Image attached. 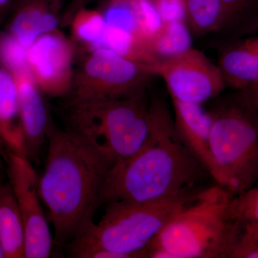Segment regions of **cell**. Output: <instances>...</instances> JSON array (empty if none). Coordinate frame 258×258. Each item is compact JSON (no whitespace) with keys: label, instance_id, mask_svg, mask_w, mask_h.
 I'll use <instances>...</instances> for the list:
<instances>
[{"label":"cell","instance_id":"cell-1","mask_svg":"<svg viewBox=\"0 0 258 258\" xmlns=\"http://www.w3.org/2000/svg\"><path fill=\"white\" fill-rule=\"evenodd\" d=\"M39 193L49 212L54 240L68 244L91 222L107 174L104 159L82 139L52 124Z\"/></svg>","mask_w":258,"mask_h":258},{"label":"cell","instance_id":"cell-2","mask_svg":"<svg viewBox=\"0 0 258 258\" xmlns=\"http://www.w3.org/2000/svg\"><path fill=\"white\" fill-rule=\"evenodd\" d=\"M209 176L180 140L165 103L156 99L152 137L134 157L110 169L98 206L163 198L198 186Z\"/></svg>","mask_w":258,"mask_h":258},{"label":"cell","instance_id":"cell-3","mask_svg":"<svg viewBox=\"0 0 258 258\" xmlns=\"http://www.w3.org/2000/svg\"><path fill=\"white\" fill-rule=\"evenodd\" d=\"M235 197L217 184L205 187L149 244L147 257L232 258L244 227Z\"/></svg>","mask_w":258,"mask_h":258},{"label":"cell","instance_id":"cell-4","mask_svg":"<svg viewBox=\"0 0 258 258\" xmlns=\"http://www.w3.org/2000/svg\"><path fill=\"white\" fill-rule=\"evenodd\" d=\"M205 186H191L179 192L145 202H113L106 205L98 223L91 222L68 243L69 255L106 250L125 258L147 257V248L169 222L198 200Z\"/></svg>","mask_w":258,"mask_h":258},{"label":"cell","instance_id":"cell-5","mask_svg":"<svg viewBox=\"0 0 258 258\" xmlns=\"http://www.w3.org/2000/svg\"><path fill=\"white\" fill-rule=\"evenodd\" d=\"M68 129L113 166L147 144L155 123L156 101L147 91L118 99L68 101Z\"/></svg>","mask_w":258,"mask_h":258},{"label":"cell","instance_id":"cell-6","mask_svg":"<svg viewBox=\"0 0 258 258\" xmlns=\"http://www.w3.org/2000/svg\"><path fill=\"white\" fill-rule=\"evenodd\" d=\"M208 111L215 181L241 195L258 181V112L240 91L219 98Z\"/></svg>","mask_w":258,"mask_h":258},{"label":"cell","instance_id":"cell-7","mask_svg":"<svg viewBox=\"0 0 258 258\" xmlns=\"http://www.w3.org/2000/svg\"><path fill=\"white\" fill-rule=\"evenodd\" d=\"M156 76L150 66L125 58L107 47L88 50L74 71L69 101L118 99L147 92Z\"/></svg>","mask_w":258,"mask_h":258},{"label":"cell","instance_id":"cell-8","mask_svg":"<svg viewBox=\"0 0 258 258\" xmlns=\"http://www.w3.org/2000/svg\"><path fill=\"white\" fill-rule=\"evenodd\" d=\"M152 71L164 80L171 99L184 103L203 104L217 98L226 87L217 64L192 47L158 61Z\"/></svg>","mask_w":258,"mask_h":258},{"label":"cell","instance_id":"cell-9","mask_svg":"<svg viewBox=\"0 0 258 258\" xmlns=\"http://www.w3.org/2000/svg\"><path fill=\"white\" fill-rule=\"evenodd\" d=\"M7 163L8 180L25 227V257H49L53 240L40 205L36 173L28 158L9 151Z\"/></svg>","mask_w":258,"mask_h":258},{"label":"cell","instance_id":"cell-10","mask_svg":"<svg viewBox=\"0 0 258 258\" xmlns=\"http://www.w3.org/2000/svg\"><path fill=\"white\" fill-rule=\"evenodd\" d=\"M74 55V42L58 29L41 35L29 47L32 78L44 94L53 98L69 96Z\"/></svg>","mask_w":258,"mask_h":258},{"label":"cell","instance_id":"cell-11","mask_svg":"<svg viewBox=\"0 0 258 258\" xmlns=\"http://www.w3.org/2000/svg\"><path fill=\"white\" fill-rule=\"evenodd\" d=\"M18 86L19 107L27 155L36 160L53 123L44 93L32 75H13Z\"/></svg>","mask_w":258,"mask_h":258},{"label":"cell","instance_id":"cell-12","mask_svg":"<svg viewBox=\"0 0 258 258\" xmlns=\"http://www.w3.org/2000/svg\"><path fill=\"white\" fill-rule=\"evenodd\" d=\"M174 108V128L185 147L216 179V169L210 150L212 119L203 104L184 103L171 99Z\"/></svg>","mask_w":258,"mask_h":258},{"label":"cell","instance_id":"cell-13","mask_svg":"<svg viewBox=\"0 0 258 258\" xmlns=\"http://www.w3.org/2000/svg\"><path fill=\"white\" fill-rule=\"evenodd\" d=\"M12 8L7 32L27 49L60 24L53 0H14Z\"/></svg>","mask_w":258,"mask_h":258},{"label":"cell","instance_id":"cell-14","mask_svg":"<svg viewBox=\"0 0 258 258\" xmlns=\"http://www.w3.org/2000/svg\"><path fill=\"white\" fill-rule=\"evenodd\" d=\"M100 10L107 27L129 32L147 45L162 23L150 0H106Z\"/></svg>","mask_w":258,"mask_h":258},{"label":"cell","instance_id":"cell-15","mask_svg":"<svg viewBox=\"0 0 258 258\" xmlns=\"http://www.w3.org/2000/svg\"><path fill=\"white\" fill-rule=\"evenodd\" d=\"M217 66L226 86L242 91L258 82V37L231 43Z\"/></svg>","mask_w":258,"mask_h":258},{"label":"cell","instance_id":"cell-16","mask_svg":"<svg viewBox=\"0 0 258 258\" xmlns=\"http://www.w3.org/2000/svg\"><path fill=\"white\" fill-rule=\"evenodd\" d=\"M0 139L9 152L28 158L20 118L18 86L13 75L1 64Z\"/></svg>","mask_w":258,"mask_h":258},{"label":"cell","instance_id":"cell-17","mask_svg":"<svg viewBox=\"0 0 258 258\" xmlns=\"http://www.w3.org/2000/svg\"><path fill=\"white\" fill-rule=\"evenodd\" d=\"M0 240L6 258L25 257V232L9 181L0 189Z\"/></svg>","mask_w":258,"mask_h":258},{"label":"cell","instance_id":"cell-18","mask_svg":"<svg viewBox=\"0 0 258 258\" xmlns=\"http://www.w3.org/2000/svg\"><path fill=\"white\" fill-rule=\"evenodd\" d=\"M225 20L215 36L235 42L258 28V0H221Z\"/></svg>","mask_w":258,"mask_h":258},{"label":"cell","instance_id":"cell-19","mask_svg":"<svg viewBox=\"0 0 258 258\" xmlns=\"http://www.w3.org/2000/svg\"><path fill=\"white\" fill-rule=\"evenodd\" d=\"M191 36L184 20L161 23L148 41L153 57L159 61L178 55L191 48Z\"/></svg>","mask_w":258,"mask_h":258},{"label":"cell","instance_id":"cell-20","mask_svg":"<svg viewBox=\"0 0 258 258\" xmlns=\"http://www.w3.org/2000/svg\"><path fill=\"white\" fill-rule=\"evenodd\" d=\"M185 22L192 37L216 35L225 20L221 0H184Z\"/></svg>","mask_w":258,"mask_h":258},{"label":"cell","instance_id":"cell-21","mask_svg":"<svg viewBox=\"0 0 258 258\" xmlns=\"http://www.w3.org/2000/svg\"><path fill=\"white\" fill-rule=\"evenodd\" d=\"M97 47L111 49L125 58L150 66L152 69L157 62L151 54L147 43L132 34L119 29L106 26L103 38L91 50Z\"/></svg>","mask_w":258,"mask_h":258},{"label":"cell","instance_id":"cell-22","mask_svg":"<svg viewBox=\"0 0 258 258\" xmlns=\"http://www.w3.org/2000/svg\"><path fill=\"white\" fill-rule=\"evenodd\" d=\"M69 26L73 42L83 44L88 50L101 41L106 30V21L101 10L88 8L79 10Z\"/></svg>","mask_w":258,"mask_h":258},{"label":"cell","instance_id":"cell-23","mask_svg":"<svg viewBox=\"0 0 258 258\" xmlns=\"http://www.w3.org/2000/svg\"><path fill=\"white\" fill-rule=\"evenodd\" d=\"M0 64L12 75H32L28 49L7 31L0 32Z\"/></svg>","mask_w":258,"mask_h":258},{"label":"cell","instance_id":"cell-24","mask_svg":"<svg viewBox=\"0 0 258 258\" xmlns=\"http://www.w3.org/2000/svg\"><path fill=\"white\" fill-rule=\"evenodd\" d=\"M234 206L241 221L258 227V186L235 195Z\"/></svg>","mask_w":258,"mask_h":258},{"label":"cell","instance_id":"cell-25","mask_svg":"<svg viewBox=\"0 0 258 258\" xmlns=\"http://www.w3.org/2000/svg\"><path fill=\"white\" fill-rule=\"evenodd\" d=\"M152 3L162 23L171 20H185L184 0H155Z\"/></svg>","mask_w":258,"mask_h":258},{"label":"cell","instance_id":"cell-26","mask_svg":"<svg viewBox=\"0 0 258 258\" xmlns=\"http://www.w3.org/2000/svg\"><path fill=\"white\" fill-rule=\"evenodd\" d=\"M98 0H69L64 14L60 18V24L62 26H68L74 18L75 14L82 8H88Z\"/></svg>","mask_w":258,"mask_h":258},{"label":"cell","instance_id":"cell-27","mask_svg":"<svg viewBox=\"0 0 258 258\" xmlns=\"http://www.w3.org/2000/svg\"><path fill=\"white\" fill-rule=\"evenodd\" d=\"M239 91L242 93L244 98L250 103L251 106L258 112V82Z\"/></svg>","mask_w":258,"mask_h":258},{"label":"cell","instance_id":"cell-28","mask_svg":"<svg viewBox=\"0 0 258 258\" xmlns=\"http://www.w3.org/2000/svg\"><path fill=\"white\" fill-rule=\"evenodd\" d=\"M8 149H0V189L9 180L8 175Z\"/></svg>","mask_w":258,"mask_h":258},{"label":"cell","instance_id":"cell-29","mask_svg":"<svg viewBox=\"0 0 258 258\" xmlns=\"http://www.w3.org/2000/svg\"><path fill=\"white\" fill-rule=\"evenodd\" d=\"M14 0H0V15L4 14L6 10L12 7Z\"/></svg>","mask_w":258,"mask_h":258},{"label":"cell","instance_id":"cell-30","mask_svg":"<svg viewBox=\"0 0 258 258\" xmlns=\"http://www.w3.org/2000/svg\"><path fill=\"white\" fill-rule=\"evenodd\" d=\"M62 4H63V0H53L54 9L57 14L60 15Z\"/></svg>","mask_w":258,"mask_h":258},{"label":"cell","instance_id":"cell-31","mask_svg":"<svg viewBox=\"0 0 258 258\" xmlns=\"http://www.w3.org/2000/svg\"><path fill=\"white\" fill-rule=\"evenodd\" d=\"M0 258H6V254H5L4 248H3L1 240H0Z\"/></svg>","mask_w":258,"mask_h":258},{"label":"cell","instance_id":"cell-32","mask_svg":"<svg viewBox=\"0 0 258 258\" xmlns=\"http://www.w3.org/2000/svg\"><path fill=\"white\" fill-rule=\"evenodd\" d=\"M0 149H6L5 144H3V141H2L1 139H0Z\"/></svg>","mask_w":258,"mask_h":258},{"label":"cell","instance_id":"cell-33","mask_svg":"<svg viewBox=\"0 0 258 258\" xmlns=\"http://www.w3.org/2000/svg\"><path fill=\"white\" fill-rule=\"evenodd\" d=\"M151 2H154L155 1V0H150Z\"/></svg>","mask_w":258,"mask_h":258}]
</instances>
